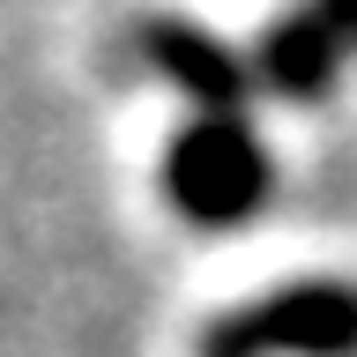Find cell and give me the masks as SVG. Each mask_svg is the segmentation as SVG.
Masks as SVG:
<instances>
[{
    "label": "cell",
    "mask_w": 357,
    "mask_h": 357,
    "mask_svg": "<svg viewBox=\"0 0 357 357\" xmlns=\"http://www.w3.org/2000/svg\"><path fill=\"white\" fill-rule=\"evenodd\" d=\"M350 52H357V0H298L290 15L268 22L261 52L245 67L275 97H320Z\"/></svg>",
    "instance_id": "4"
},
{
    "label": "cell",
    "mask_w": 357,
    "mask_h": 357,
    "mask_svg": "<svg viewBox=\"0 0 357 357\" xmlns=\"http://www.w3.org/2000/svg\"><path fill=\"white\" fill-rule=\"evenodd\" d=\"M134 52L149 75L178 82V97L194 105V119H245V97H253V67L238 52H223L201 22L178 15H134Z\"/></svg>",
    "instance_id": "3"
},
{
    "label": "cell",
    "mask_w": 357,
    "mask_h": 357,
    "mask_svg": "<svg viewBox=\"0 0 357 357\" xmlns=\"http://www.w3.org/2000/svg\"><path fill=\"white\" fill-rule=\"evenodd\" d=\"M164 194L194 223H238L268 201V156L245 119H194L164 149Z\"/></svg>",
    "instance_id": "1"
},
{
    "label": "cell",
    "mask_w": 357,
    "mask_h": 357,
    "mask_svg": "<svg viewBox=\"0 0 357 357\" xmlns=\"http://www.w3.org/2000/svg\"><path fill=\"white\" fill-rule=\"evenodd\" d=\"M261 350H305V357L357 350V290H335V283L275 290L268 305L238 312L208 335V357H261Z\"/></svg>",
    "instance_id": "2"
}]
</instances>
